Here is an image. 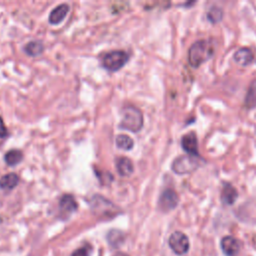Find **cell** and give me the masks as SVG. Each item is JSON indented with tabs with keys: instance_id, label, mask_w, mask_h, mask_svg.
I'll use <instances>...</instances> for the list:
<instances>
[{
	"instance_id": "6da1fadb",
	"label": "cell",
	"mask_w": 256,
	"mask_h": 256,
	"mask_svg": "<svg viewBox=\"0 0 256 256\" xmlns=\"http://www.w3.org/2000/svg\"><path fill=\"white\" fill-rule=\"evenodd\" d=\"M215 52L214 45L206 39L196 40L192 43L188 50V62L191 67L198 68L207 60H209Z\"/></svg>"
},
{
	"instance_id": "7a4b0ae2",
	"label": "cell",
	"mask_w": 256,
	"mask_h": 256,
	"mask_svg": "<svg viewBox=\"0 0 256 256\" xmlns=\"http://www.w3.org/2000/svg\"><path fill=\"white\" fill-rule=\"evenodd\" d=\"M119 126L121 129H126L132 132L139 131L143 126L142 112L132 105L125 106L122 112V120Z\"/></svg>"
},
{
	"instance_id": "3957f363",
	"label": "cell",
	"mask_w": 256,
	"mask_h": 256,
	"mask_svg": "<svg viewBox=\"0 0 256 256\" xmlns=\"http://www.w3.org/2000/svg\"><path fill=\"white\" fill-rule=\"evenodd\" d=\"M201 159L200 156H194V155H181L178 156L171 165V168L174 173L178 175H184V174H190L197 170L201 165Z\"/></svg>"
},
{
	"instance_id": "277c9868",
	"label": "cell",
	"mask_w": 256,
	"mask_h": 256,
	"mask_svg": "<svg viewBox=\"0 0 256 256\" xmlns=\"http://www.w3.org/2000/svg\"><path fill=\"white\" fill-rule=\"evenodd\" d=\"M129 56L123 50H113L105 54L102 59V64L105 69L109 71H118L128 61Z\"/></svg>"
},
{
	"instance_id": "5b68a950",
	"label": "cell",
	"mask_w": 256,
	"mask_h": 256,
	"mask_svg": "<svg viewBox=\"0 0 256 256\" xmlns=\"http://www.w3.org/2000/svg\"><path fill=\"white\" fill-rule=\"evenodd\" d=\"M168 245L176 255H184L189 251L190 248L189 238L181 231H174L170 235Z\"/></svg>"
},
{
	"instance_id": "8992f818",
	"label": "cell",
	"mask_w": 256,
	"mask_h": 256,
	"mask_svg": "<svg viewBox=\"0 0 256 256\" xmlns=\"http://www.w3.org/2000/svg\"><path fill=\"white\" fill-rule=\"evenodd\" d=\"M178 203H179V196L177 192L171 188H167L161 193L158 201V206L160 210H162L163 212H169L175 209Z\"/></svg>"
},
{
	"instance_id": "52a82bcc",
	"label": "cell",
	"mask_w": 256,
	"mask_h": 256,
	"mask_svg": "<svg viewBox=\"0 0 256 256\" xmlns=\"http://www.w3.org/2000/svg\"><path fill=\"white\" fill-rule=\"evenodd\" d=\"M220 246L226 256H237L240 252L241 241L234 236H224L220 241Z\"/></svg>"
},
{
	"instance_id": "ba28073f",
	"label": "cell",
	"mask_w": 256,
	"mask_h": 256,
	"mask_svg": "<svg viewBox=\"0 0 256 256\" xmlns=\"http://www.w3.org/2000/svg\"><path fill=\"white\" fill-rule=\"evenodd\" d=\"M93 210L95 213L99 214L100 216H110L115 214V207L112 205L111 202H109L107 199H104L101 196H96L93 199Z\"/></svg>"
},
{
	"instance_id": "9c48e42d",
	"label": "cell",
	"mask_w": 256,
	"mask_h": 256,
	"mask_svg": "<svg viewBox=\"0 0 256 256\" xmlns=\"http://www.w3.org/2000/svg\"><path fill=\"white\" fill-rule=\"evenodd\" d=\"M181 146L185 152L189 155L200 156L198 150V139L194 132L186 133L181 138Z\"/></svg>"
},
{
	"instance_id": "30bf717a",
	"label": "cell",
	"mask_w": 256,
	"mask_h": 256,
	"mask_svg": "<svg viewBox=\"0 0 256 256\" xmlns=\"http://www.w3.org/2000/svg\"><path fill=\"white\" fill-rule=\"evenodd\" d=\"M233 59L241 66H248L255 60V54L249 47H241L233 54Z\"/></svg>"
},
{
	"instance_id": "8fae6325",
	"label": "cell",
	"mask_w": 256,
	"mask_h": 256,
	"mask_svg": "<svg viewBox=\"0 0 256 256\" xmlns=\"http://www.w3.org/2000/svg\"><path fill=\"white\" fill-rule=\"evenodd\" d=\"M59 209L60 214L63 217H69L77 209V202L75 201L74 197L70 194H65L60 198L59 201Z\"/></svg>"
},
{
	"instance_id": "7c38bea8",
	"label": "cell",
	"mask_w": 256,
	"mask_h": 256,
	"mask_svg": "<svg viewBox=\"0 0 256 256\" xmlns=\"http://www.w3.org/2000/svg\"><path fill=\"white\" fill-rule=\"evenodd\" d=\"M221 201L223 204L230 206L232 204L235 203V201L238 198V191L237 189L230 183H225L222 186V190H221Z\"/></svg>"
},
{
	"instance_id": "4fadbf2b",
	"label": "cell",
	"mask_w": 256,
	"mask_h": 256,
	"mask_svg": "<svg viewBox=\"0 0 256 256\" xmlns=\"http://www.w3.org/2000/svg\"><path fill=\"white\" fill-rule=\"evenodd\" d=\"M68 11H69V6L67 4H60L56 6L49 14V18H48L49 23L53 25H57L61 23L65 19Z\"/></svg>"
},
{
	"instance_id": "5bb4252c",
	"label": "cell",
	"mask_w": 256,
	"mask_h": 256,
	"mask_svg": "<svg viewBox=\"0 0 256 256\" xmlns=\"http://www.w3.org/2000/svg\"><path fill=\"white\" fill-rule=\"evenodd\" d=\"M19 183V177L15 173H8L0 178V188L5 191L14 189Z\"/></svg>"
},
{
	"instance_id": "9a60e30c",
	"label": "cell",
	"mask_w": 256,
	"mask_h": 256,
	"mask_svg": "<svg viewBox=\"0 0 256 256\" xmlns=\"http://www.w3.org/2000/svg\"><path fill=\"white\" fill-rule=\"evenodd\" d=\"M117 171L121 176L128 177L133 172V164L131 160L127 157H120L116 161Z\"/></svg>"
},
{
	"instance_id": "2e32d148",
	"label": "cell",
	"mask_w": 256,
	"mask_h": 256,
	"mask_svg": "<svg viewBox=\"0 0 256 256\" xmlns=\"http://www.w3.org/2000/svg\"><path fill=\"white\" fill-rule=\"evenodd\" d=\"M244 104L248 109H253L256 107V79L250 83L247 89Z\"/></svg>"
},
{
	"instance_id": "e0dca14e",
	"label": "cell",
	"mask_w": 256,
	"mask_h": 256,
	"mask_svg": "<svg viewBox=\"0 0 256 256\" xmlns=\"http://www.w3.org/2000/svg\"><path fill=\"white\" fill-rule=\"evenodd\" d=\"M22 159H23V153L17 149L9 150L4 156V160L6 164L9 166H15L19 164L22 161Z\"/></svg>"
},
{
	"instance_id": "ac0fdd59",
	"label": "cell",
	"mask_w": 256,
	"mask_h": 256,
	"mask_svg": "<svg viewBox=\"0 0 256 256\" xmlns=\"http://www.w3.org/2000/svg\"><path fill=\"white\" fill-rule=\"evenodd\" d=\"M24 50L30 56H38L43 52L44 46L41 41H30L25 45Z\"/></svg>"
},
{
	"instance_id": "d6986e66",
	"label": "cell",
	"mask_w": 256,
	"mask_h": 256,
	"mask_svg": "<svg viewBox=\"0 0 256 256\" xmlns=\"http://www.w3.org/2000/svg\"><path fill=\"white\" fill-rule=\"evenodd\" d=\"M223 15H224V11L221 7L218 6H212L209 8V10L207 11V19L213 23L216 24L218 22H220L223 19Z\"/></svg>"
},
{
	"instance_id": "ffe728a7",
	"label": "cell",
	"mask_w": 256,
	"mask_h": 256,
	"mask_svg": "<svg viewBox=\"0 0 256 256\" xmlns=\"http://www.w3.org/2000/svg\"><path fill=\"white\" fill-rule=\"evenodd\" d=\"M115 143L117 145L118 148L122 149V150H131L133 148V140L124 134H120L116 137L115 139Z\"/></svg>"
},
{
	"instance_id": "44dd1931",
	"label": "cell",
	"mask_w": 256,
	"mask_h": 256,
	"mask_svg": "<svg viewBox=\"0 0 256 256\" xmlns=\"http://www.w3.org/2000/svg\"><path fill=\"white\" fill-rule=\"evenodd\" d=\"M90 251H91V247L86 245V246H82L78 249H76L71 256H89L90 255Z\"/></svg>"
},
{
	"instance_id": "7402d4cb",
	"label": "cell",
	"mask_w": 256,
	"mask_h": 256,
	"mask_svg": "<svg viewBox=\"0 0 256 256\" xmlns=\"http://www.w3.org/2000/svg\"><path fill=\"white\" fill-rule=\"evenodd\" d=\"M8 135V131L7 128L4 124L3 119L0 117V138H5Z\"/></svg>"
}]
</instances>
